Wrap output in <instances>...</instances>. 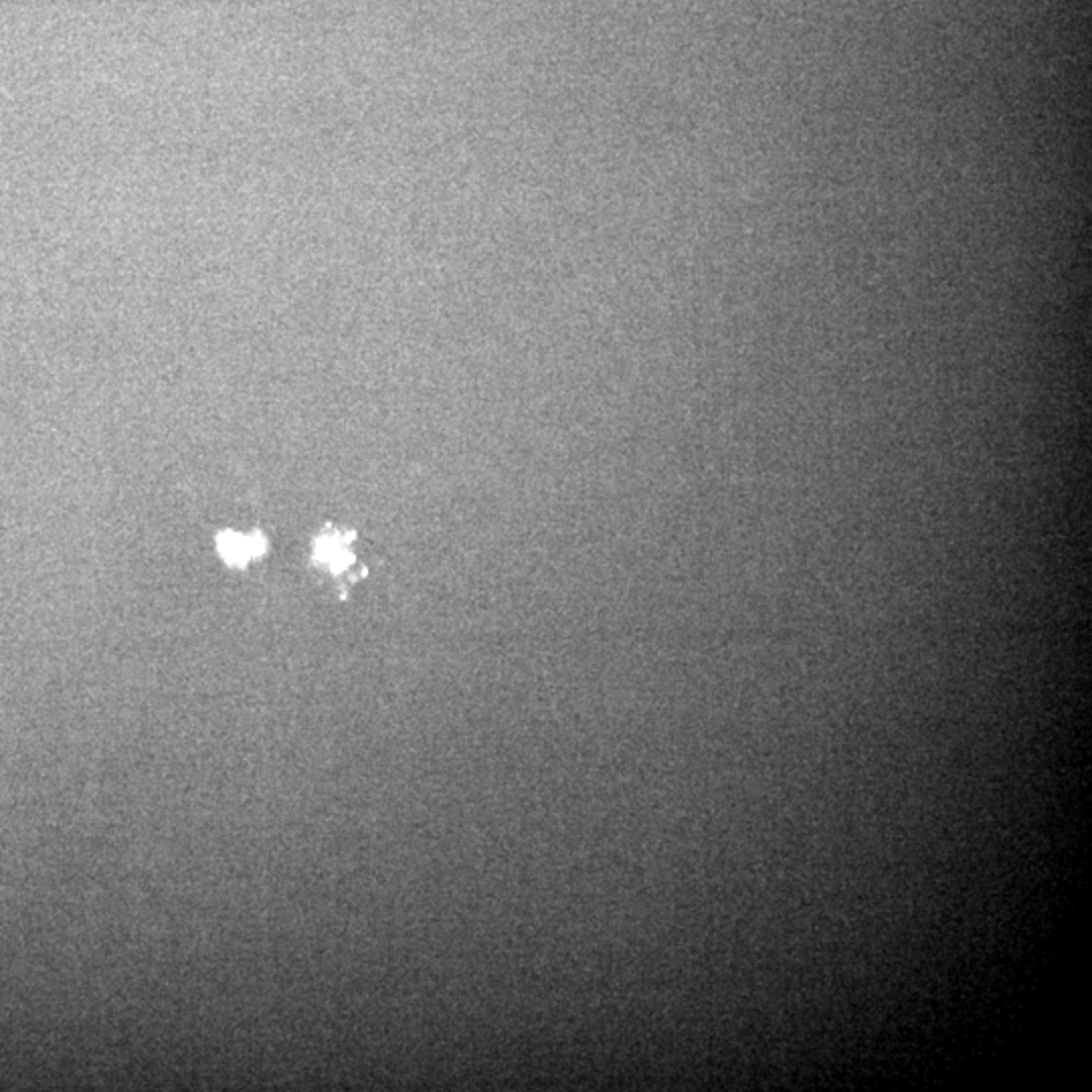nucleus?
Masks as SVG:
<instances>
[{
	"mask_svg": "<svg viewBox=\"0 0 1092 1092\" xmlns=\"http://www.w3.org/2000/svg\"><path fill=\"white\" fill-rule=\"evenodd\" d=\"M218 552L229 564L243 566L251 562L253 558L261 556L267 548V540L259 534H237V532H222L218 536Z\"/></svg>",
	"mask_w": 1092,
	"mask_h": 1092,
	"instance_id": "f257e3e1",
	"label": "nucleus"
},
{
	"mask_svg": "<svg viewBox=\"0 0 1092 1092\" xmlns=\"http://www.w3.org/2000/svg\"><path fill=\"white\" fill-rule=\"evenodd\" d=\"M313 554L317 562L326 564L334 572L348 568L352 562V554L348 550V536L340 532H326L322 538H317Z\"/></svg>",
	"mask_w": 1092,
	"mask_h": 1092,
	"instance_id": "f03ea898",
	"label": "nucleus"
}]
</instances>
